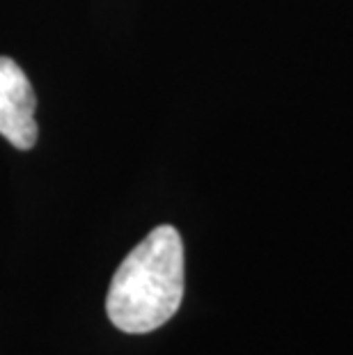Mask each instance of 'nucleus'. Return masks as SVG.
<instances>
[{"label":"nucleus","instance_id":"1","mask_svg":"<svg viewBox=\"0 0 353 355\" xmlns=\"http://www.w3.org/2000/svg\"><path fill=\"white\" fill-rule=\"evenodd\" d=\"M184 298V243L172 225L147 234L112 275L106 312L117 330L145 335L177 314Z\"/></svg>","mask_w":353,"mask_h":355},{"label":"nucleus","instance_id":"2","mask_svg":"<svg viewBox=\"0 0 353 355\" xmlns=\"http://www.w3.org/2000/svg\"><path fill=\"white\" fill-rule=\"evenodd\" d=\"M35 108L37 96L24 69L0 55V135L24 152L37 142Z\"/></svg>","mask_w":353,"mask_h":355}]
</instances>
